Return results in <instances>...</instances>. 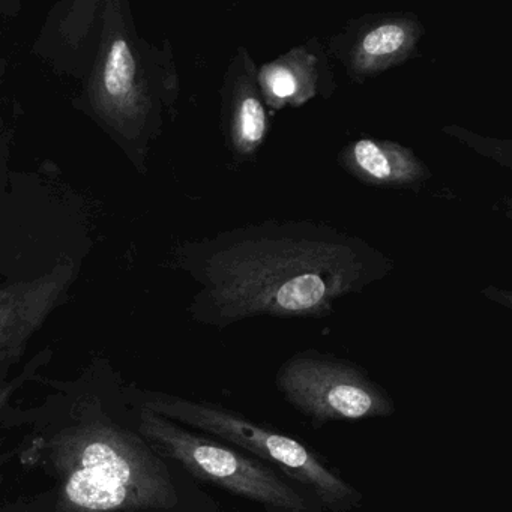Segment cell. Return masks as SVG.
I'll list each match as a JSON object with an SVG mask.
<instances>
[{
	"label": "cell",
	"instance_id": "8992f818",
	"mask_svg": "<svg viewBox=\"0 0 512 512\" xmlns=\"http://www.w3.org/2000/svg\"><path fill=\"white\" fill-rule=\"evenodd\" d=\"M121 8L119 2L106 5L103 44L91 80V101L109 127L133 137L142 131L148 119L151 95L128 38Z\"/></svg>",
	"mask_w": 512,
	"mask_h": 512
},
{
	"label": "cell",
	"instance_id": "ba28073f",
	"mask_svg": "<svg viewBox=\"0 0 512 512\" xmlns=\"http://www.w3.org/2000/svg\"><path fill=\"white\" fill-rule=\"evenodd\" d=\"M221 119L227 148L236 163L259 155L269 133V116L259 83V68L245 47L230 59L221 89Z\"/></svg>",
	"mask_w": 512,
	"mask_h": 512
},
{
	"label": "cell",
	"instance_id": "9c48e42d",
	"mask_svg": "<svg viewBox=\"0 0 512 512\" xmlns=\"http://www.w3.org/2000/svg\"><path fill=\"white\" fill-rule=\"evenodd\" d=\"M73 280V263L62 260L41 277L0 287V359L14 355L28 343Z\"/></svg>",
	"mask_w": 512,
	"mask_h": 512
},
{
	"label": "cell",
	"instance_id": "3957f363",
	"mask_svg": "<svg viewBox=\"0 0 512 512\" xmlns=\"http://www.w3.org/2000/svg\"><path fill=\"white\" fill-rule=\"evenodd\" d=\"M140 419L143 433L191 475L257 503L266 512H322L319 503L308 500L263 461L212 437L191 433L151 410L146 409Z\"/></svg>",
	"mask_w": 512,
	"mask_h": 512
},
{
	"label": "cell",
	"instance_id": "5b68a950",
	"mask_svg": "<svg viewBox=\"0 0 512 512\" xmlns=\"http://www.w3.org/2000/svg\"><path fill=\"white\" fill-rule=\"evenodd\" d=\"M65 496L77 508L115 511L142 503L170 506L173 485L166 470L137 460L130 446L112 434L88 436L74 448L65 470Z\"/></svg>",
	"mask_w": 512,
	"mask_h": 512
},
{
	"label": "cell",
	"instance_id": "8fae6325",
	"mask_svg": "<svg viewBox=\"0 0 512 512\" xmlns=\"http://www.w3.org/2000/svg\"><path fill=\"white\" fill-rule=\"evenodd\" d=\"M338 160L359 181L376 187L418 190L431 178L412 149L386 140H356L340 152Z\"/></svg>",
	"mask_w": 512,
	"mask_h": 512
},
{
	"label": "cell",
	"instance_id": "30bf717a",
	"mask_svg": "<svg viewBox=\"0 0 512 512\" xmlns=\"http://www.w3.org/2000/svg\"><path fill=\"white\" fill-rule=\"evenodd\" d=\"M266 109L299 107L313 98H329L335 91L328 55L317 38L293 47L259 70Z\"/></svg>",
	"mask_w": 512,
	"mask_h": 512
},
{
	"label": "cell",
	"instance_id": "7a4b0ae2",
	"mask_svg": "<svg viewBox=\"0 0 512 512\" xmlns=\"http://www.w3.org/2000/svg\"><path fill=\"white\" fill-rule=\"evenodd\" d=\"M146 409L169 421L181 422L209 434L212 439L275 466L293 481L311 490L317 503L329 512H353L364 496L358 488L326 466L304 443L251 421L242 413L214 403L160 395Z\"/></svg>",
	"mask_w": 512,
	"mask_h": 512
},
{
	"label": "cell",
	"instance_id": "277c9868",
	"mask_svg": "<svg viewBox=\"0 0 512 512\" xmlns=\"http://www.w3.org/2000/svg\"><path fill=\"white\" fill-rule=\"evenodd\" d=\"M281 397L316 427L389 418L395 403L359 365L316 350L296 353L275 377Z\"/></svg>",
	"mask_w": 512,
	"mask_h": 512
},
{
	"label": "cell",
	"instance_id": "52a82bcc",
	"mask_svg": "<svg viewBox=\"0 0 512 512\" xmlns=\"http://www.w3.org/2000/svg\"><path fill=\"white\" fill-rule=\"evenodd\" d=\"M422 35L424 26L415 14H365L332 37L329 50L352 82L362 85L412 58Z\"/></svg>",
	"mask_w": 512,
	"mask_h": 512
},
{
	"label": "cell",
	"instance_id": "6da1fadb",
	"mask_svg": "<svg viewBox=\"0 0 512 512\" xmlns=\"http://www.w3.org/2000/svg\"><path fill=\"white\" fill-rule=\"evenodd\" d=\"M200 320L227 328L254 317H325L388 277L394 260L358 236L314 221L245 224L196 251Z\"/></svg>",
	"mask_w": 512,
	"mask_h": 512
}]
</instances>
